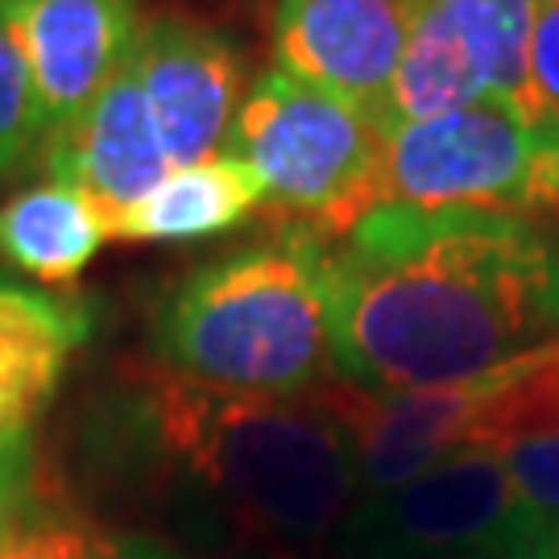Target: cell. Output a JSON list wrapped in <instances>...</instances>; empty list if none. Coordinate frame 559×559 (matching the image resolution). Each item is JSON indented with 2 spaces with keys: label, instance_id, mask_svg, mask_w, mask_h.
Listing matches in <instances>:
<instances>
[{
  "label": "cell",
  "instance_id": "5",
  "mask_svg": "<svg viewBox=\"0 0 559 559\" xmlns=\"http://www.w3.org/2000/svg\"><path fill=\"white\" fill-rule=\"evenodd\" d=\"M385 138L378 108L265 67L245 87L224 154L261 175L270 221L336 240L381 203Z\"/></svg>",
  "mask_w": 559,
  "mask_h": 559
},
{
  "label": "cell",
  "instance_id": "16",
  "mask_svg": "<svg viewBox=\"0 0 559 559\" xmlns=\"http://www.w3.org/2000/svg\"><path fill=\"white\" fill-rule=\"evenodd\" d=\"M0 559H182V551L117 531L67 506L62 493H50L17 519L0 522Z\"/></svg>",
  "mask_w": 559,
  "mask_h": 559
},
{
  "label": "cell",
  "instance_id": "12",
  "mask_svg": "<svg viewBox=\"0 0 559 559\" xmlns=\"http://www.w3.org/2000/svg\"><path fill=\"white\" fill-rule=\"evenodd\" d=\"M38 162L55 182L83 191L108 224L170 175L133 59L67 129L46 138Z\"/></svg>",
  "mask_w": 559,
  "mask_h": 559
},
{
  "label": "cell",
  "instance_id": "14",
  "mask_svg": "<svg viewBox=\"0 0 559 559\" xmlns=\"http://www.w3.org/2000/svg\"><path fill=\"white\" fill-rule=\"evenodd\" d=\"M265 207V182L233 154L191 162L154 182L112 221L117 240H203L245 224Z\"/></svg>",
  "mask_w": 559,
  "mask_h": 559
},
{
  "label": "cell",
  "instance_id": "8",
  "mask_svg": "<svg viewBox=\"0 0 559 559\" xmlns=\"http://www.w3.org/2000/svg\"><path fill=\"white\" fill-rule=\"evenodd\" d=\"M531 13L535 0H419L399 75L378 108L385 133L489 96L535 104L526 83Z\"/></svg>",
  "mask_w": 559,
  "mask_h": 559
},
{
  "label": "cell",
  "instance_id": "4",
  "mask_svg": "<svg viewBox=\"0 0 559 559\" xmlns=\"http://www.w3.org/2000/svg\"><path fill=\"white\" fill-rule=\"evenodd\" d=\"M357 448L360 498L399 489L460 452H506L559 436V344L456 385L381 394L353 381L316 390Z\"/></svg>",
  "mask_w": 559,
  "mask_h": 559
},
{
  "label": "cell",
  "instance_id": "13",
  "mask_svg": "<svg viewBox=\"0 0 559 559\" xmlns=\"http://www.w3.org/2000/svg\"><path fill=\"white\" fill-rule=\"evenodd\" d=\"M87 332L92 311L83 302L0 274V415L38 423Z\"/></svg>",
  "mask_w": 559,
  "mask_h": 559
},
{
  "label": "cell",
  "instance_id": "17",
  "mask_svg": "<svg viewBox=\"0 0 559 559\" xmlns=\"http://www.w3.org/2000/svg\"><path fill=\"white\" fill-rule=\"evenodd\" d=\"M519 498V526L526 559L559 556V436L514 443L501 452Z\"/></svg>",
  "mask_w": 559,
  "mask_h": 559
},
{
  "label": "cell",
  "instance_id": "19",
  "mask_svg": "<svg viewBox=\"0 0 559 559\" xmlns=\"http://www.w3.org/2000/svg\"><path fill=\"white\" fill-rule=\"evenodd\" d=\"M34 427L38 423L0 415V522L17 519L29 506H38L41 498L59 493L46 477Z\"/></svg>",
  "mask_w": 559,
  "mask_h": 559
},
{
  "label": "cell",
  "instance_id": "15",
  "mask_svg": "<svg viewBox=\"0 0 559 559\" xmlns=\"http://www.w3.org/2000/svg\"><path fill=\"white\" fill-rule=\"evenodd\" d=\"M108 237V216L67 182H34L0 203V258L41 286H71Z\"/></svg>",
  "mask_w": 559,
  "mask_h": 559
},
{
  "label": "cell",
  "instance_id": "6",
  "mask_svg": "<svg viewBox=\"0 0 559 559\" xmlns=\"http://www.w3.org/2000/svg\"><path fill=\"white\" fill-rule=\"evenodd\" d=\"M381 203L559 216V124L514 96L402 124L385 138Z\"/></svg>",
  "mask_w": 559,
  "mask_h": 559
},
{
  "label": "cell",
  "instance_id": "7",
  "mask_svg": "<svg viewBox=\"0 0 559 559\" xmlns=\"http://www.w3.org/2000/svg\"><path fill=\"white\" fill-rule=\"evenodd\" d=\"M328 559H526L501 452H460L399 489L357 498Z\"/></svg>",
  "mask_w": 559,
  "mask_h": 559
},
{
  "label": "cell",
  "instance_id": "10",
  "mask_svg": "<svg viewBox=\"0 0 559 559\" xmlns=\"http://www.w3.org/2000/svg\"><path fill=\"white\" fill-rule=\"evenodd\" d=\"M29 67L46 138L80 117L133 59L141 0H0Z\"/></svg>",
  "mask_w": 559,
  "mask_h": 559
},
{
  "label": "cell",
  "instance_id": "20",
  "mask_svg": "<svg viewBox=\"0 0 559 559\" xmlns=\"http://www.w3.org/2000/svg\"><path fill=\"white\" fill-rule=\"evenodd\" d=\"M526 83L535 104L559 124V0H535L526 38Z\"/></svg>",
  "mask_w": 559,
  "mask_h": 559
},
{
  "label": "cell",
  "instance_id": "2",
  "mask_svg": "<svg viewBox=\"0 0 559 559\" xmlns=\"http://www.w3.org/2000/svg\"><path fill=\"white\" fill-rule=\"evenodd\" d=\"M117 431L182 535L203 547L328 551L360 498L353 436L320 394L212 390L150 357L124 365Z\"/></svg>",
  "mask_w": 559,
  "mask_h": 559
},
{
  "label": "cell",
  "instance_id": "9",
  "mask_svg": "<svg viewBox=\"0 0 559 559\" xmlns=\"http://www.w3.org/2000/svg\"><path fill=\"white\" fill-rule=\"evenodd\" d=\"M133 71L170 170L224 154L249 87L228 34L175 4L158 9L141 25Z\"/></svg>",
  "mask_w": 559,
  "mask_h": 559
},
{
  "label": "cell",
  "instance_id": "22",
  "mask_svg": "<svg viewBox=\"0 0 559 559\" xmlns=\"http://www.w3.org/2000/svg\"><path fill=\"white\" fill-rule=\"evenodd\" d=\"M556 559H559V556H556Z\"/></svg>",
  "mask_w": 559,
  "mask_h": 559
},
{
  "label": "cell",
  "instance_id": "21",
  "mask_svg": "<svg viewBox=\"0 0 559 559\" xmlns=\"http://www.w3.org/2000/svg\"><path fill=\"white\" fill-rule=\"evenodd\" d=\"M182 559H307L302 551L278 547V543H224V547H203Z\"/></svg>",
  "mask_w": 559,
  "mask_h": 559
},
{
  "label": "cell",
  "instance_id": "18",
  "mask_svg": "<svg viewBox=\"0 0 559 559\" xmlns=\"http://www.w3.org/2000/svg\"><path fill=\"white\" fill-rule=\"evenodd\" d=\"M46 124H41L29 67L21 59V46L0 13V182L21 175L41 158Z\"/></svg>",
  "mask_w": 559,
  "mask_h": 559
},
{
  "label": "cell",
  "instance_id": "3",
  "mask_svg": "<svg viewBox=\"0 0 559 559\" xmlns=\"http://www.w3.org/2000/svg\"><path fill=\"white\" fill-rule=\"evenodd\" d=\"M328 237L274 224L182 274L162 295L154 360L212 390L302 399L340 381L328 311Z\"/></svg>",
  "mask_w": 559,
  "mask_h": 559
},
{
  "label": "cell",
  "instance_id": "11",
  "mask_svg": "<svg viewBox=\"0 0 559 559\" xmlns=\"http://www.w3.org/2000/svg\"><path fill=\"white\" fill-rule=\"evenodd\" d=\"M419 0H270L278 67L336 96L381 108L415 29Z\"/></svg>",
  "mask_w": 559,
  "mask_h": 559
},
{
  "label": "cell",
  "instance_id": "1",
  "mask_svg": "<svg viewBox=\"0 0 559 559\" xmlns=\"http://www.w3.org/2000/svg\"><path fill=\"white\" fill-rule=\"evenodd\" d=\"M340 381L456 385L559 344V240L485 207L378 203L328 240Z\"/></svg>",
  "mask_w": 559,
  "mask_h": 559
}]
</instances>
